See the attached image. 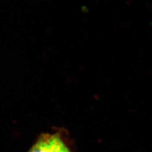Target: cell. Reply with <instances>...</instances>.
<instances>
[{
	"label": "cell",
	"instance_id": "cell-1",
	"mask_svg": "<svg viewBox=\"0 0 152 152\" xmlns=\"http://www.w3.org/2000/svg\"><path fill=\"white\" fill-rule=\"evenodd\" d=\"M28 152H71L56 134H44L39 137Z\"/></svg>",
	"mask_w": 152,
	"mask_h": 152
}]
</instances>
